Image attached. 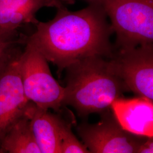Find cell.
Returning a JSON list of instances; mask_svg holds the SVG:
<instances>
[{"label": "cell", "mask_w": 153, "mask_h": 153, "mask_svg": "<svg viewBox=\"0 0 153 153\" xmlns=\"http://www.w3.org/2000/svg\"><path fill=\"white\" fill-rule=\"evenodd\" d=\"M103 10L90 6L81 10L57 9L55 17L38 22L36 30L26 37L48 62L56 66L58 73L76 61L91 56L111 57L110 37L114 33Z\"/></svg>", "instance_id": "6da1fadb"}, {"label": "cell", "mask_w": 153, "mask_h": 153, "mask_svg": "<svg viewBox=\"0 0 153 153\" xmlns=\"http://www.w3.org/2000/svg\"><path fill=\"white\" fill-rule=\"evenodd\" d=\"M65 69L63 106H71L81 117L111 110L112 102L128 91L104 57H86Z\"/></svg>", "instance_id": "7a4b0ae2"}, {"label": "cell", "mask_w": 153, "mask_h": 153, "mask_svg": "<svg viewBox=\"0 0 153 153\" xmlns=\"http://www.w3.org/2000/svg\"><path fill=\"white\" fill-rule=\"evenodd\" d=\"M118 49L153 45V0H102Z\"/></svg>", "instance_id": "3957f363"}, {"label": "cell", "mask_w": 153, "mask_h": 153, "mask_svg": "<svg viewBox=\"0 0 153 153\" xmlns=\"http://www.w3.org/2000/svg\"><path fill=\"white\" fill-rule=\"evenodd\" d=\"M19 64L23 88L28 100L40 108L59 111L63 106L65 87L52 76L48 61L32 45L25 43Z\"/></svg>", "instance_id": "277c9868"}, {"label": "cell", "mask_w": 153, "mask_h": 153, "mask_svg": "<svg viewBox=\"0 0 153 153\" xmlns=\"http://www.w3.org/2000/svg\"><path fill=\"white\" fill-rule=\"evenodd\" d=\"M102 115L98 123L92 124L83 123L76 128L90 153H137L148 137L124 129L109 111Z\"/></svg>", "instance_id": "5b68a950"}, {"label": "cell", "mask_w": 153, "mask_h": 153, "mask_svg": "<svg viewBox=\"0 0 153 153\" xmlns=\"http://www.w3.org/2000/svg\"><path fill=\"white\" fill-rule=\"evenodd\" d=\"M21 47L0 62V143L6 131L33 103L26 98L20 71Z\"/></svg>", "instance_id": "8992f818"}, {"label": "cell", "mask_w": 153, "mask_h": 153, "mask_svg": "<svg viewBox=\"0 0 153 153\" xmlns=\"http://www.w3.org/2000/svg\"><path fill=\"white\" fill-rule=\"evenodd\" d=\"M109 61L128 91L153 100V45L118 49Z\"/></svg>", "instance_id": "52a82bcc"}, {"label": "cell", "mask_w": 153, "mask_h": 153, "mask_svg": "<svg viewBox=\"0 0 153 153\" xmlns=\"http://www.w3.org/2000/svg\"><path fill=\"white\" fill-rule=\"evenodd\" d=\"M111 111L121 127L131 133L153 137V100L143 97L119 98Z\"/></svg>", "instance_id": "ba28073f"}, {"label": "cell", "mask_w": 153, "mask_h": 153, "mask_svg": "<svg viewBox=\"0 0 153 153\" xmlns=\"http://www.w3.org/2000/svg\"><path fill=\"white\" fill-rule=\"evenodd\" d=\"M74 0H0V30L14 32L23 25H36L37 12L43 7L57 9L74 4Z\"/></svg>", "instance_id": "9c48e42d"}, {"label": "cell", "mask_w": 153, "mask_h": 153, "mask_svg": "<svg viewBox=\"0 0 153 153\" xmlns=\"http://www.w3.org/2000/svg\"><path fill=\"white\" fill-rule=\"evenodd\" d=\"M63 119L35 105L30 112V125L41 153H60V129Z\"/></svg>", "instance_id": "30bf717a"}, {"label": "cell", "mask_w": 153, "mask_h": 153, "mask_svg": "<svg viewBox=\"0 0 153 153\" xmlns=\"http://www.w3.org/2000/svg\"><path fill=\"white\" fill-rule=\"evenodd\" d=\"M34 105L6 131L0 143V153H41L30 125Z\"/></svg>", "instance_id": "8fae6325"}, {"label": "cell", "mask_w": 153, "mask_h": 153, "mask_svg": "<svg viewBox=\"0 0 153 153\" xmlns=\"http://www.w3.org/2000/svg\"><path fill=\"white\" fill-rule=\"evenodd\" d=\"M60 153H90L72 132L71 124L64 120L61 126Z\"/></svg>", "instance_id": "7c38bea8"}, {"label": "cell", "mask_w": 153, "mask_h": 153, "mask_svg": "<svg viewBox=\"0 0 153 153\" xmlns=\"http://www.w3.org/2000/svg\"><path fill=\"white\" fill-rule=\"evenodd\" d=\"M26 36L18 31L6 32L0 30V62L15 49L25 44Z\"/></svg>", "instance_id": "4fadbf2b"}, {"label": "cell", "mask_w": 153, "mask_h": 153, "mask_svg": "<svg viewBox=\"0 0 153 153\" xmlns=\"http://www.w3.org/2000/svg\"><path fill=\"white\" fill-rule=\"evenodd\" d=\"M153 137H148L140 145L137 153H153Z\"/></svg>", "instance_id": "5bb4252c"}]
</instances>
